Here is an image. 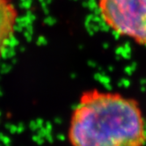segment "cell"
I'll return each mask as SVG.
<instances>
[{
	"instance_id": "6da1fadb",
	"label": "cell",
	"mask_w": 146,
	"mask_h": 146,
	"mask_svg": "<svg viewBox=\"0 0 146 146\" xmlns=\"http://www.w3.org/2000/svg\"><path fill=\"white\" fill-rule=\"evenodd\" d=\"M69 139L72 146H144L145 122L133 99L90 90L72 113Z\"/></svg>"
},
{
	"instance_id": "7a4b0ae2",
	"label": "cell",
	"mask_w": 146,
	"mask_h": 146,
	"mask_svg": "<svg viewBox=\"0 0 146 146\" xmlns=\"http://www.w3.org/2000/svg\"><path fill=\"white\" fill-rule=\"evenodd\" d=\"M99 7L114 32L146 45V0H99Z\"/></svg>"
},
{
	"instance_id": "3957f363",
	"label": "cell",
	"mask_w": 146,
	"mask_h": 146,
	"mask_svg": "<svg viewBox=\"0 0 146 146\" xmlns=\"http://www.w3.org/2000/svg\"><path fill=\"white\" fill-rule=\"evenodd\" d=\"M17 11L10 0H0V55L13 35Z\"/></svg>"
}]
</instances>
